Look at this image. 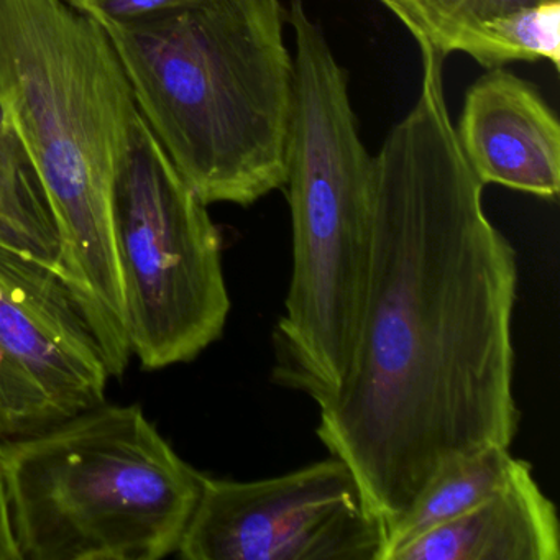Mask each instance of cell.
I'll use <instances>...</instances> for the list:
<instances>
[{
  "instance_id": "7a4b0ae2",
  "label": "cell",
  "mask_w": 560,
  "mask_h": 560,
  "mask_svg": "<svg viewBox=\"0 0 560 560\" xmlns=\"http://www.w3.org/2000/svg\"><path fill=\"white\" fill-rule=\"evenodd\" d=\"M0 104L54 212L58 273L120 378L132 353L114 199L140 113L106 28L68 0H0Z\"/></svg>"
},
{
  "instance_id": "6da1fadb",
  "label": "cell",
  "mask_w": 560,
  "mask_h": 560,
  "mask_svg": "<svg viewBox=\"0 0 560 560\" xmlns=\"http://www.w3.org/2000/svg\"><path fill=\"white\" fill-rule=\"evenodd\" d=\"M421 91L373 156L365 293L317 438L346 462L386 534L454 458L511 447L517 255L491 224L455 136L442 60L424 38Z\"/></svg>"
},
{
  "instance_id": "5bb4252c",
  "label": "cell",
  "mask_w": 560,
  "mask_h": 560,
  "mask_svg": "<svg viewBox=\"0 0 560 560\" xmlns=\"http://www.w3.org/2000/svg\"><path fill=\"white\" fill-rule=\"evenodd\" d=\"M0 245L57 270L60 234L40 179L0 168Z\"/></svg>"
},
{
  "instance_id": "9c48e42d",
  "label": "cell",
  "mask_w": 560,
  "mask_h": 560,
  "mask_svg": "<svg viewBox=\"0 0 560 560\" xmlns=\"http://www.w3.org/2000/svg\"><path fill=\"white\" fill-rule=\"evenodd\" d=\"M455 136L481 185L544 199L559 195V120L516 74L493 68L471 84Z\"/></svg>"
},
{
  "instance_id": "52a82bcc",
  "label": "cell",
  "mask_w": 560,
  "mask_h": 560,
  "mask_svg": "<svg viewBox=\"0 0 560 560\" xmlns=\"http://www.w3.org/2000/svg\"><path fill=\"white\" fill-rule=\"evenodd\" d=\"M385 529L346 462L330 455L280 477L202 474L179 540L185 560H382Z\"/></svg>"
},
{
  "instance_id": "ba28073f",
  "label": "cell",
  "mask_w": 560,
  "mask_h": 560,
  "mask_svg": "<svg viewBox=\"0 0 560 560\" xmlns=\"http://www.w3.org/2000/svg\"><path fill=\"white\" fill-rule=\"evenodd\" d=\"M0 342L68 418L106 401L113 376L80 301L54 267L2 245Z\"/></svg>"
},
{
  "instance_id": "d6986e66",
  "label": "cell",
  "mask_w": 560,
  "mask_h": 560,
  "mask_svg": "<svg viewBox=\"0 0 560 560\" xmlns=\"http://www.w3.org/2000/svg\"><path fill=\"white\" fill-rule=\"evenodd\" d=\"M68 2L80 9H86L91 4V0H68Z\"/></svg>"
},
{
  "instance_id": "ac0fdd59",
  "label": "cell",
  "mask_w": 560,
  "mask_h": 560,
  "mask_svg": "<svg viewBox=\"0 0 560 560\" xmlns=\"http://www.w3.org/2000/svg\"><path fill=\"white\" fill-rule=\"evenodd\" d=\"M0 560H22L18 540H15L14 524H12L2 439H0Z\"/></svg>"
},
{
  "instance_id": "8992f818",
  "label": "cell",
  "mask_w": 560,
  "mask_h": 560,
  "mask_svg": "<svg viewBox=\"0 0 560 560\" xmlns=\"http://www.w3.org/2000/svg\"><path fill=\"white\" fill-rule=\"evenodd\" d=\"M114 244L130 353L142 369L188 363L224 332L222 238L140 114L114 199Z\"/></svg>"
},
{
  "instance_id": "5b68a950",
  "label": "cell",
  "mask_w": 560,
  "mask_h": 560,
  "mask_svg": "<svg viewBox=\"0 0 560 560\" xmlns=\"http://www.w3.org/2000/svg\"><path fill=\"white\" fill-rule=\"evenodd\" d=\"M2 451L22 560L165 559L201 493L136 405L103 402Z\"/></svg>"
},
{
  "instance_id": "9a60e30c",
  "label": "cell",
  "mask_w": 560,
  "mask_h": 560,
  "mask_svg": "<svg viewBox=\"0 0 560 560\" xmlns=\"http://www.w3.org/2000/svg\"><path fill=\"white\" fill-rule=\"evenodd\" d=\"M67 418L44 386L0 342V439L35 434Z\"/></svg>"
},
{
  "instance_id": "3957f363",
  "label": "cell",
  "mask_w": 560,
  "mask_h": 560,
  "mask_svg": "<svg viewBox=\"0 0 560 560\" xmlns=\"http://www.w3.org/2000/svg\"><path fill=\"white\" fill-rule=\"evenodd\" d=\"M281 0H192L101 22L139 113L206 205H254L288 178L294 60Z\"/></svg>"
},
{
  "instance_id": "4fadbf2b",
  "label": "cell",
  "mask_w": 560,
  "mask_h": 560,
  "mask_svg": "<svg viewBox=\"0 0 560 560\" xmlns=\"http://www.w3.org/2000/svg\"><path fill=\"white\" fill-rule=\"evenodd\" d=\"M412 37L424 38L441 57L465 45L493 19L552 0H380Z\"/></svg>"
},
{
  "instance_id": "277c9868",
  "label": "cell",
  "mask_w": 560,
  "mask_h": 560,
  "mask_svg": "<svg viewBox=\"0 0 560 560\" xmlns=\"http://www.w3.org/2000/svg\"><path fill=\"white\" fill-rule=\"evenodd\" d=\"M296 42L287 192L293 271L273 332L277 385L326 405L352 359L365 293L373 156L350 103L346 71L304 0H290Z\"/></svg>"
},
{
  "instance_id": "e0dca14e",
  "label": "cell",
  "mask_w": 560,
  "mask_h": 560,
  "mask_svg": "<svg viewBox=\"0 0 560 560\" xmlns=\"http://www.w3.org/2000/svg\"><path fill=\"white\" fill-rule=\"evenodd\" d=\"M0 168L24 178L40 179L14 124L0 104Z\"/></svg>"
},
{
  "instance_id": "7c38bea8",
  "label": "cell",
  "mask_w": 560,
  "mask_h": 560,
  "mask_svg": "<svg viewBox=\"0 0 560 560\" xmlns=\"http://www.w3.org/2000/svg\"><path fill=\"white\" fill-rule=\"evenodd\" d=\"M462 54L493 70L511 61L547 60L560 68V0L521 9L481 25Z\"/></svg>"
},
{
  "instance_id": "2e32d148",
  "label": "cell",
  "mask_w": 560,
  "mask_h": 560,
  "mask_svg": "<svg viewBox=\"0 0 560 560\" xmlns=\"http://www.w3.org/2000/svg\"><path fill=\"white\" fill-rule=\"evenodd\" d=\"M189 2L192 0H91V4L83 11L90 12L100 22L122 24L150 18Z\"/></svg>"
},
{
  "instance_id": "30bf717a",
  "label": "cell",
  "mask_w": 560,
  "mask_h": 560,
  "mask_svg": "<svg viewBox=\"0 0 560 560\" xmlns=\"http://www.w3.org/2000/svg\"><path fill=\"white\" fill-rule=\"evenodd\" d=\"M556 504L529 462L516 458L503 487L474 510L422 534L393 560H559Z\"/></svg>"
},
{
  "instance_id": "8fae6325",
  "label": "cell",
  "mask_w": 560,
  "mask_h": 560,
  "mask_svg": "<svg viewBox=\"0 0 560 560\" xmlns=\"http://www.w3.org/2000/svg\"><path fill=\"white\" fill-rule=\"evenodd\" d=\"M514 464L516 458L504 445H488L445 464L411 510L386 534L382 560H393L402 547L422 534L474 510L503 487Z\"/></svg>"
}]
</instances>
